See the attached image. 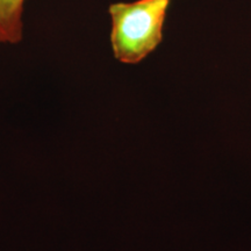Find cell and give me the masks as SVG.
<instances>
[{
    "mask_svg": "<svg viewBox=\"0 0 251 251\" xmlns=\"http://www.w3.org/2000/svg\"><path fill=\"white\" fill-rule=\"evenodd\" d=\"M26 0H0V45H17L24 37Z\"/></svg>",
    "mask_w": 251,
    "mask_h": 251,
    "instance_id": "cell-2",
    "label": "cell"
},
{
    "mask_svg": "<svg viewBox=\"0 0 251 251\" xmlns=\"http://www.w3.org/2000/svg\"><path fill=\"white\" fill-rule=\"evenodd\" d=\"M171 0H135L108 7L113 55L125 64H137L163 40V28Z\"/></svg>",
    "mask_w": 251,
    "mask_h": 251,
    "instance_id": "cell-1",
    "label": "cell"
}]
</instances>
